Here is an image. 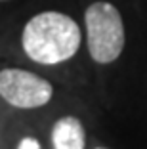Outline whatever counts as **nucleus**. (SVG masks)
<instances>
[{
	"label": "nucleus",
	"instance_id": "nucleus-1",
	"mask_svg": "<svg viewBox=\"0 0 147 149\" xmlns=\"http://www.w3.org/2000/svg\"><path fill=\"white\" fill-rule=\"evenodd\" d=\"M82 42V31L63 12H40L27 21L21 33L23 52L40 65H57L75 56Z\"/></svg>",
	"mask_w": 147,
	"mask_h": 149
},
{
	"label": "nucleus",
	"instance_id": "nucleus-2",
	"mask_svg": "<svg viewBox=\"0 0 147 149\" xmlns=\"http://www.w3.org/2000/svg\"><path fill=\"white\" fill-rule=\"evenodd\" d=\"M86 46L90 57L100 65H109L121 57L126 44L122 15L111 2H92L84 13Z\"/></svg>",
	"mask_w": 147,
	"mask_h": 149
},
{
	"label": "nucleus",
	"instance_id": "nucleus-3",
	"mask_svg": "<svg viewBox=\"0 0 147 149\" xmlns=\"http://www.w3.org/2000/svg\"><path fill=\"white\" fill-rule=\"evenodd\" d=\"M54 96V86L46 79L25 69L0 71V97L17 109H36Z\"/></svg>",
	"mask_w": 147,
	"mask_h": 149
},
{
	"label": "nucleus",
	"instance_id": "nucleus-4",
	"mask_svg": "<svg viewBox=\"0 0 147 149\" xmlns=\"http://www.w3.org/2000/svg\"><path fill=\"white\" fill-rule=\"evenodd\" d=\"M54 149H86V132L77 117H61L52 128Z\"/></svg>",
	"mask_w": 147,
	"mask_h": 149
},
{
	"label": "nucleus",
	"instance_id": "nucleus-5",
	"mask_svg": "<svg viewBox=\"0 0 147 149\" xmlns=\"http://www.w3.org/2000/svg\"><path fill=\"white\" fill-rule=\"evenodd\" d=\"M17 149H42V145H40V141L36 138H23L19 141Z\"/></svg>",
	"mask_w": 147,
	"mask_h": 149
},
{
	"label": "nucleus",
	"instance_id": "nucleus-6",
	"mask_svg": "<svg viewBox=\"0 0 147 149\" xmlns=\"http://www.w3.org/2000/svg\"><path fill=\"white\" fill-rule=\"evenodd\" d=\"M95 149H107V147H95Z\"/></svg>",
	"mask_w": 147,
	"mask_h": 149
},
{
	"label": "nucleus",
	"instance_id": "nucleus-7",
	"mask_svg": "<svg viewBox=\"0 0 147 149\" xmlns=\"http://www.w3.org/2000/svg\"><path fill=\"white\" fill-rule=\"evenodd\" d=\"M0 2H2V0H0Z\"/></svg>",
	"mask_w": 147,
	"mask_h": 149
}]
</instances>
